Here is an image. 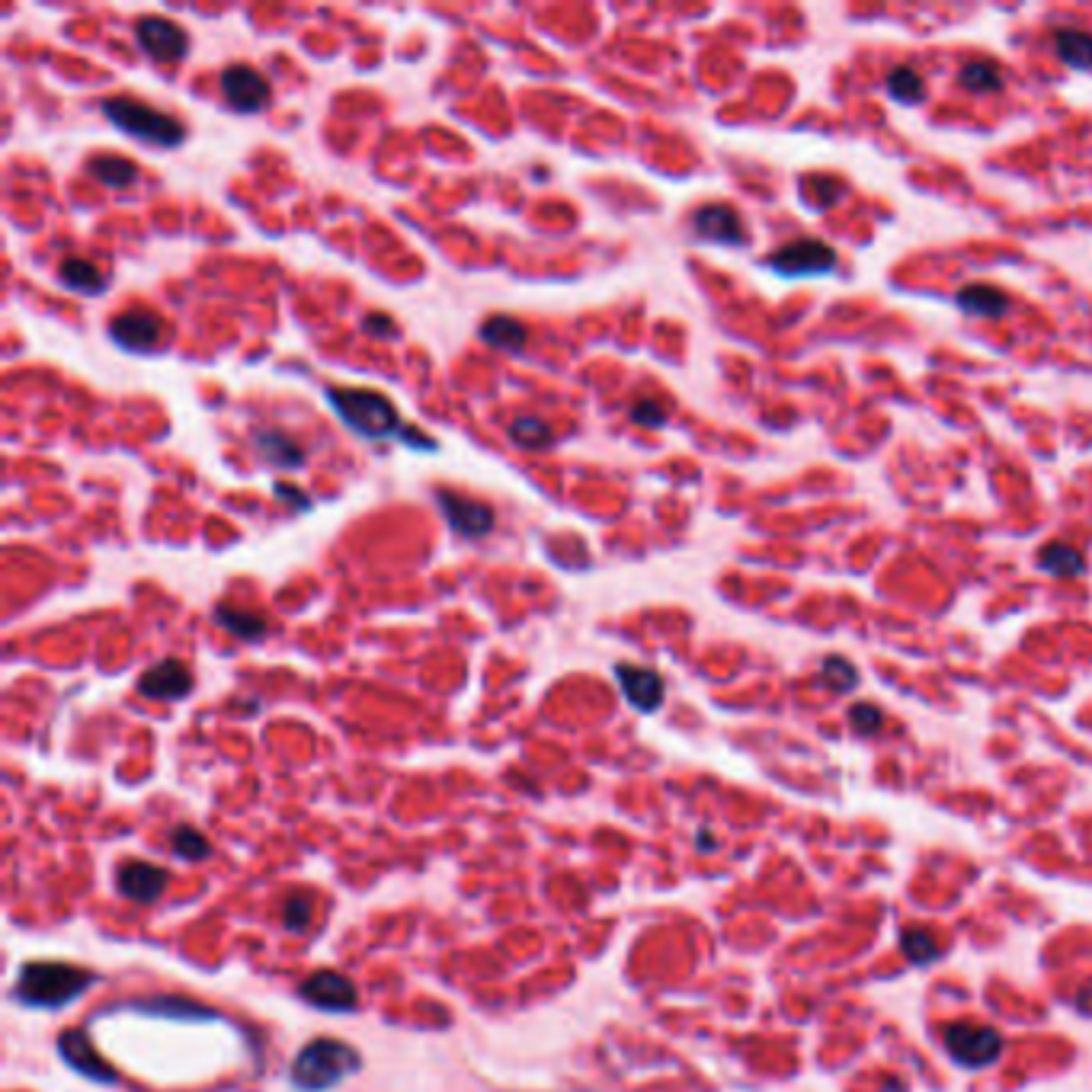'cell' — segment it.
<instances>
[{"label":"cell","instance_id":"cell-21","mask_svg":"<svg viewBox=\"0 0 1092 1092\" xmlns=\"http://www.w3.org/2000/svg\"><path fill=\"white\" fill-rule=\"evenodd\" d=\"M1038 568L1051 577H1079L1086 571V558L1067 541H1048L1038 552Z\"/></svg>","mask_w":1092,"mask_h":1092},{"label":"cell","instance_id":"cell-1","mask_svg":"<svg viewBox=\"0 0 1092 1092\" xmlns=\"http://www.w3.org/2000/svg\"><path fill=\"white\" fill-rule=\"evenodd\" d=\"M327 404L334 407V413L353 429L359 432L363 440H401L404 446L410 449H420V452H432L436 443L426 440V436L420 429H410L397 407L391 404V397H385L382 391H372V388H344V385H334V388H327L323 391Z\"/></svg>","mask_w":1092,"mask_h":1092},{"label":"cell","instance_id":"cell-27","mask_svg":"<svg viewBox=\"0 0 1092 1092\" xmlns=\"http://www.w3.org/2000/svg\"><path fill=\"white\" fill-rule=\"evenodd\" d=\"M888 93H891L897 103L917 106V103L926 99V84H923L920 71H913L910 64H897V68H891V74H888Z\"/></svg>","mask_w":1092,"mask_h":1092},{"label":"cell","instance_id":"cell-8","mask_svg":"<svg viewBox=\"0 0 1092 1092\" xmlns=\"http://www.w3.org/2000/svg\"><path fill=\"white\" fill-rule=\"evenodd\" d=\"M432 500H436V506H440L443 519L452 525V532H459L465 538H484L497 525V513L487 503H481L475 497H465L459 491L440 487V491L432 494Z\"/></svg>","mask_w":1092,"mask_h":1092},{"label":"cell","instance_id":"cell-26","mask_svg":"<svg viewBox=\"0 0 1092 1092\" xmlns=\"http://www.w3.org/2000/svg\"><path fill=\"white\" fill-rule=\"evenodd\" d=\"M510 440H513V446L535 452V449L552 446V426L538 417H516L510 423Z\"/></svg>","mask_w":1092,"mask_h":1092},{"label":"cell","instance_id":"cell-23","mask_svg":"<svg viewBox=\"0 0 1092 1092\" xmlns=\"http://www.w3.org/2000/svg\"><path fill=\"white\" fill-rule=\"evenodd\" d=\"M215 622L222 625L225 631H232L235 637L241 641H257L270 631L266 618L257 615V612H244V609H235V606H215Z\"/></svg>","mask_w":1092,"mask_h":1092},{"label":"cell","instance_id":"cell-35","mask_svg":"<svg viewBox=\"0 0 1092 1092\" xmlns=\"http://www.w3.org/2000/svg\"><path fill=\"white\" fill-rule=\"evenodd\" d=\"M363 327H366V334H375V337H391L394 334V320L385 317V314H366Z\"/></svg>","mask_w":1092,"mask_h":1092},{"label":"cell","instance_id":"cell-29","mask_svg":"<svg viewBox=\"0 0 1092 1092\" xmlns=\"http://www.w3.org/2000/svg\"><path fill=\"white\" fill-rule=\"evenodd\" d=\"M820 680H823L833 692L846 696V692H852V689L858 686V670H855L852 661H846V658H827V661L820 664Z\"/></svg>","mask_w":1092,"mask_h":1092},{"label":"cell","instance_id":"cell-30","mask_svg":"<svg viewBox=\"0 0 1092 1092\" xmlns=\"http://www.w3.org/2000/svg\"><path fill=\"white\" fill-rule=\"evenodd\" d=\"M173 852L180 855V858H189V862H196V858H205L208 852H211V846H208V839L196 830V827H177L173 830Z\"/></svg>","mask_w":1092,"mask_h":1092},{"label":"cell","instance_id":"cell-28","mask_svg":"<svg viewBox=\"0 0 1092 1092\" xmlns=\"http://www.w3.org/2000/svg\"><path fill=\"white\" fill-rule=\"evenodd\" d=\"M846 192V186L836 180V177H804V183H801V196H804V202H811L814 208H830L839 196Z\"/></svg>","mask_w":1092,"mask_h":1092},{"label":"cell","instance_id":"cell-32","mask_svg":"<svg viewBox=\"0 0 1092 1092\" xmlns=\"http://www.w3.org/2000/svg\"><path fill=\"white\" fill-rule=\"evenodd\" d=\"M282 923L289 932H301L311 923V897L308 894H289L282 901Z\"/></svg>","mask_w":1092,"mask_h":1092},{"label":"cell","instance_id":"cell-20","mask_svg":"<svg viewBox=\"0 0 1092 1092\" xmlns=\"http://www.w3.org/2000/svg\"><path fill=\"white\" fill-rule=\"evenodd\" d=\"M87 173L109 189H129L138 180V164L119 154H93L87 161Z\"/></svg>","mask_w":1092,"mask_h":1092},{"label":"cell","instance_id":"cell-12","mask_svg":"<svg viewBox=\"0 0 1092 1092\" xmlns=\"http://www.w3.org/2000/svg\"><path fill=\"white\" fill-rule=\"evenodd\" d=\"M692 232L708 241V244H721V247H740L746 244V225L737 208L724 205V202H711L696 208L692 215Z\"/></svg>","mask_w":1092,"mask_h":1092},{"label":"cell","instance_id":"cell-5","mask_svg":"<svg viewBox=\"0 0 1092 1092\" xmlns=\"http://www.w3.org/2000/svg\"><path fill=\"white\" fill-rule=\"evenodd\" d=\"M942 1048L948 1057L967 1070H980L987 1063H997L1003 1054V1035L991 1025L980 1022H948L942 1029Z\"/></svg>","mask_w":1092,"mask_h":1092},{"label":"cell","instance_id":"cell-31","mask_svg":"<svg viewBox=\"0 0 1092 1092\" xmlns=\"http://www.w3.org/2000/svg\"><path fill=\"white\" fill-rule=\"evenodd\" d=\"M901 948H904V955L913 961V964H929L936 955H939V948H936V942H932V936L926 932V929H910V932H904V939H901Z\"/></svg>","mask_w":1092,"mask_h":1092},{"label":"cell","instance_id":"cell-22","mask_svg":"<svg viewBox=\"0 0 1092 1092\" xmlns=\"http://www.w3.org/2000/svg\"><path fill=\"white\" fill-rule=\"evenodd\" d=\"M58 279H61L64 289H71V292H77V295H99V292L106 289L103 273L96 270V263H90V260H84V257H68V260H61Z\"/></svg>","mask_w":1092,"mask_h":1092},{"label":"cell","instance_id":"cell-6","mask_svg":"<svg viewBox=\"0 0 1092 1092\" xmlns=\"http://www.w3.org/2000/svg\"><path fill=\"white\" fill-rule=\"evenodd\" d=\"M218 84H222V96L225 103L235 109V113L241 116H254V113H263V109L270 106L273 99V87L270 80L254 68V64H228L222 71V77H218Z\"/></svg>","mask_w":1092,"mask_h":1092},{"label":"cell","instance_id":"cell-34","mask_svg":"<svg viewBox=\"0 0 1092 1092\" xmlns=\"http://www.w3.org/2000/svg\"><path fill=\"white\" fill-rule=\"evenodd\" d=\"M631 420L641 423V426H647V429H658V426L667 423V410H664V404L644 397V401H634V404H631Z\"/></svg>","mask_w":1092,"mask_h":1092},{"label":"cell","instance_id":"cell-15","mask_svg":"<svg viewBox=\"0 0 1092 1092\" xmlns=\"http://www.w3.org/2000/svg\"><path fill=\"white\" fill-rule=\"evenodd\" d=\"M116 882H119L123 897H129L135 904H154V901H161V894L170 885V871L161 865H151V862H126L119 868Z\"/></svg>","mask_w":1092,"mask_h":1092},{"label":"cell","instance_id":"cell-14","mask_svg":"<svg viewBox=\"0 0 1092 1092\" xmlns=\"http://www.w3.org/2000/svg\"><path fill=\"white\" fill-rule=\"evenodd\" d=\"M615 683H618L622 696L628 699V705L644 711V715L658 711L664 705L667 686H664V677L658 670L634 667V664H615Z\"/></svg>","mask_w":1092,"mask_h":1092},{"label":"cell","instance_id":"cell-33","mask_svg":"<svg viewBox=\"0 0 1092 1092\" xmlns=\"http://www.w3.org/2000/svg\"><path fill=\"white\" fill-rule=\"evenodd\" d=\"M849 721H852L855 734L871 737V734H878V730H882L885 715H882V708H878V705H871V702H858V705H852Z\"/></svg>","mask_w":1092,"mask_h":1092},{"label":"cell","instance_id":"cell-25","mask_svg":"<svg viewBox=\"0 0 1092 1092\" xmlns=\"http://www.w3.org/2000/svg\"><path fill=\"white\" fill-rule=\"evenodd\" d=\"M958 84L970 93H1000L1006 77L994 61H967L958 71Z\"/></svg>","mask_w":1092,"mask_h":1092},{"label":"cell","instance_id":"cell-3","mask_svg":"<svg viewBox=\"0 0 1092 1092\" xmlns=\"http://www.w3.org/2000/svg\"><path fill=\"white\" fill-rule=\"evenodd\" d=\"M359 1067H363V1057L353 1044L340 1038H314L298 1051L289 1076L304 1092H327L340 1086L347 1076H353Z\"/></svg>","mask_w":1092,"mask_h":1092},{"label":"cell","instance_id":"cell-2","mask_svg":"<svg viewBox=\"0 0 1092 1092\" xmlns=\"http://www.w3.org/2000/svg\"><path fill=\"white\" fill-rule=\"evenodd\" d=\"M93 980L96 977L87 967H74L64 961H30L17 974L14 994L20 1003L36 1010H61L74 1003Z\"/></svg>","mask_w":1092,"mask_h":1092},{"label":"cell","instance_id":"cell-18","mask_svg":"<svg viewBox=\"0 0 1092 1092\" xmlns=\"http://www.w3.org/2000/svg\"><path fill=\"white\" fill-rule=\"evenodd\" d=\"M481 340L500 353H522L529 331H525L522 320H516L510 314H494L481 323Z\"/></svg>","mask_w":1092,"mask_h":1092},{"label":"cell","instance_id":"cell-13","mask_svg":"<svg viewBox=\"0 0 1092 1092\" xmlns=\"http://www.w3.org/2000/svg\"><path fill=\"white\" fill-rule=\"evenodd\" d=\"M192 686H196L192 670L177 658H167L138 677V692L145 699H158V702H180L192 692Z\"/></svg>","mask_w":1092,"mask_h":1092},{"label":"cell","instance_id":"cell-16","mask_svg":"<svg viewBox=\"0 0 1092 1092\" xmlns=\"http://www.w3.org/2000/svg\"><path fill=\"white\" fill-rule=\"evenodd\" d=\"M58 1054H61L77 1073H84V1076L93 1079V1082H116V1070L109 1067V1063L93 1051L87 1032H80V1029L61 1032V1038H58Z\"/></svg>","mask_w":1092,"mask_h":1092},{"label":"cell","instance_id":"cell-11","mask_svg":"<svg viewBox=\"0 0 1092 1092\" xmlns=\"http://www.w3.org/2000/svg\"><path fill=\"white\" fill-rule=\"evenodd\" d=\"M298 994H301V1000H308L311 1006L327 1010V1013H350L359 1003V994L353 987V980L344 977L340 970H317V974H311L304 984L298 987Z\"/></svg>","mask_w":1092,"mask_h":1092},{"label":"cell","instance_id":"cell-24","mask_svg":"<svg viewBox=\"0 0 1092 1092\" xmlns=\"http://www.w3.org/2000/svg\"><path fill=\"white\" fill-rule=\"evenodd\" d=\"M1054 52L1063 64L1076 68V71H1089L1092 68V36L1082 30H1060L1054 33Z\"/></svg>","mask_w":1092,"mask_h":1092},{"label":"cell","instance_id":"cell-10","mask_svg":"<svg viewBox=\"0 0 1092 1092\" xmlns=\"http://www.w3.org/2000/svg\"><path fill=\"white\" fill-rule=\"evenodd\" d=\"M109 340L126 353H151L164 340V320L148 308H132L109 320Z\"/></svg>","mask_w":1092,"mask_h":1092},{"label":"cell","instance_id":"cell-19","mask_svg":"<svg viewBox=\"0 0 1092 1092\" xmlns=\"http://www.w3.org/2000/svg\"><path fill=\"white\" fill-rule=\"evenodd\" d=\"M955 304L964 314H977V317H1003L1010 311V295L997 285H964L955 295Z\"/></svg>","mask_w":1092,"mask_h":1092},{"label":"cell","instance_id":"cell-4","mask_svg":"<svg viewBox=\"0 0 1092 1092\" xmlns=\"http://www.w3.org/2000/svg\"><path fill=\"white\" fill-rule=\"evenodd\" d=\"M103 116L113 123L116 129H123L126 135L154 145V148H177L186 142V129L180 119H173L164 109H154L135 96H109L99 103Z\"/></svg>","mask_w":1092,"mask_h":1092},{"label":"cell","instance_id":"cell-9","mask_svg":"<svg viewBox=\"0 0 1092 1092\" xmlns=\"http://www.w3.org/2000/svg\"><path fill=\"white\" fill-rule=\"evenodd\" d=\"M135 42L142 45V52L161 64H173L183 61L189 52V33L167 20V17H138L135 20Z\"/></svg>","mask_w":1092,"mask_h":1092},{"label":"cell","instance_id":"cell-17","mask_svg":"<svg viewBox=\"0 0 1092 1092\" xmlns=\"http://www.w3.org/2000/svg\"><path fill=\"white\" fill-rule=\"evenodd\" d=\"M254 446H257V452L270 465H279V468H301L304 465V449L282 429H270V426L257 429L254 432Z\"/></svg>","mask_w":1092,"mask_h":1092},{"label":"cell","instance_id":"cell-7","mask_svg":"<svg viewBox=\"0 0 1092 1092\" xmlns=\"http://www.w3.org/2000/svg\"><path fill=\"white\" fill-rule=\"evenodd\" d=\"M770 270L785 276V279H798V276H823L836 266V251L817 238H801L792 241L779 251L770 254Z\"/></svg>","mask_w":1092,"mask_h":1092},{"label":"cell","instance_id":"cell-36","mask_svg":"<svg viewBox=\"0 0 1092 1092\" xmlns=\"http://www.w3.org/2000/svg\"><path fill=\"white\" fill-rule=\"evenodd\" d=\"M276 497L279 500H285V503H292L295 510H311V500H308V494H301V491H295L292 484H276Z\"/></svg>","mask_w":1092,"mask_h":1092}]
</instances>
